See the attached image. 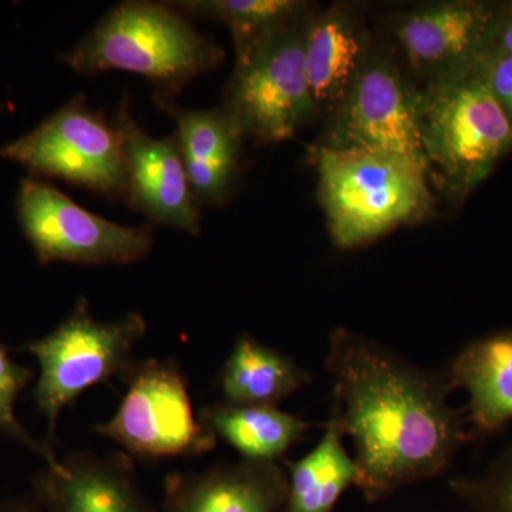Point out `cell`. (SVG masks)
I'll return each mask as SVG.
<instances>
[{"instance_id":"1","label":"cell","mask_w":512,"mask_h":512,"mask_svg":"<svg viewBox=\"0 0 512 512\" xmlns=\"http://www.w3.org/2000/svg\"><path fill=\"white\" fill-rule=\"evenodd\" d=\"M325 367L335 383L330 416L355 443L356 487L367 503L440 476L466 443L447 372L421 370L346 329L330 335Z\"/></svg>"},{"instance_id":"2","label":"cell","mask_w":512,"mask_h":512,"mask_svg":"<svg viewBox=\"0 0 512 512\" xmlns=\"http://www.w3.org/2000/svg\"><path fill=\"white\" fill-rule=\"evenodd\" d=\"M187 18L170 3H121L62 56L63 63L84 76L110 70L138 74L154 84L156 100H170L224 56Z\"/></svg>"},{"instance_id":"3","label":"cell","mask_w":512,"mask_h":512,"mask_svg":"<svg viewBox=\"0 0 512 512\" xmlns=\"http://www.w3.org/2000/svg\"><path fill=\"white\" fill-rule=\"evenodd\" d=\"M427 171L446 190L467 195L512 150V126L477 63L417 89Z\"/></svg>"},{"instance_id":"4","label":"cell","mask_w":512,"mask_h":512,"mask_svg":"<svg viewBox=\"0 0 512 512\" xmlns=\"http://www.w3.org/2000/svg\"><path fill=\"white\" fill-rule=\"evenodd\" d=\"M313 157L320 202L336 247L350 249L375 241L429 208L427 171L413 161L323 146Z\"/></svg>"},{"instance_id":"5","label":"cell","mask_w":512,"mask_h":512,"mask_svg":"<svg viewBox=\"0 0 512 512\" xmlns=\"http://www.w3.org/2000/svg\"><path fill=\"white\" fill-rule=\"evenodd\" d=\"M147 332L140 313H127L113 322H99L89 303L80 299L66 319L45 338L26 346L39 363L40 375L33 397L45 416L50 440L60 414L87 389L123 376L133 363L131 355Z\"/></svg>"},{"instance_id":"6","label":"cell","mask_w":512,"mask_h":512,"mask_svg":"<svg viewBox=\"0 0 512 512\" xmlns=\"http://www.w3.org/2000/svg\"><path fill=\"white\" fill-rule=\"evenodd\" d=\"M311 15L278 29L237 57L225 106L242 137L259 143L291 140L315 116L305 69Z\"/></svg>"},{"instance_id":"7","label":"cell","mask_w":512,"mask_h":512,"mask_svg":"<svg viewBox=\"0 0 512 512\" xmlns=\"http://www.w3.org/2000/svg\"><path fill=\"white\" fill-rule=\"evenodd\" d=\"M0 157L22 165L33 177L80 185L109 200L126 197L123 134L83 96L43 120L29 133L0 147Z\"/></svg>"},{"instance_id":"8","label":"cell","mask_w":512,"mask_h":512,"mask_svg":"<svg viewBox=\"0 0 512 512\" xmlns=\"http://www.w3.org/2000/svg\"><path fill=\"white\" fill-rule=\"evenodd\" d=\"M127 392L110 420L93 427L141 458L198 457L217 444L192 409L187 380L173 360L133 362Z\"/></svg>"},{"instance_id":"9","label":"cell","mask_w":512,"mask_h":512,"mask_svg":"<svg viewBox=\"0 0 512 512\" xmlns=\"http://www.w3.org/2000/svg\"><path fill=\"white\" fill-rule=\"evenodd\" d=\"M16 212L39 264L127 265L153 248V229L124 227L94 215L42 178L20 183Z\"/></svg>"},{"instance_id":"10","label":"cell","mask_w":512,"mask_h":512,"mask_svg":"<svg viewBox=\"0 0 512 512\" xmlns=\"http://www.w3.org/2000/svg\"><path fill=\"white\" fill-rule=\"evenodd\" d=\"M323 147L353 148L406 158L427 171L419 130L417 89L386 52L372 49L345 99L333 111Z\"/></svg>"},{"instance_id":"11","label":"cell","mask_w":512,"mask_h":512,"mask_svg":"<svg viewBox=\"0 0 512 512\" xmlns=\"http://www.w3.org/2000/svg\"><path fill=\"white\" fill-rule=\"evenodd\" d=\"M498 6L470 0L420 5L402 16L396 39L414 72L427 82L477 63L493 39Z\"/></svg>"},{"instance_id":"12","label":"cell","mask_w":512,"mask_h":512,"mask_svg":"<svg viewBox=\"0 0 512 512\" xmlns=\"http://www.w3.org/2000/svg\"><path fill=\"white\" fill-rule=\"evenodd\" d=\"M123 134L127 185L124 200L157 224L200 235L198 202L188 183L177 136H148L127 106L116 119Z\"/></svg>"},{"instance_id":"13","label":"cell","mask_w":512,"mask_h":512,"mask_svg":"<svg viewBox=\"0 0 512 512\" xmlns=\"http://www.w3.org/2000/svg\"><path fill=\"white\" fill-rule=\"evenodd\" d=\"M45 512H158L141 493L130 458L77 451L45 468L33 480Z\"/></svg>"},{"instance_id":"14","label":"cell","mask_w":512,"mask_h":512,"mask_svg":"<svg viewBox=\"0 0 512 512\" xmlns=\"http://www.w3.org/2000/svg\"><path fill=\"white\" fill-rule=\"evenodd\" d=\"M288 487V471L278 463H222L165 478L161 512H282Z\"/></svg>"},{"instance_id":"15","label":"cell","mask_w":512,"mask_h":512,"mask_svg":"<svg viewBox=\"0 0 512 512\" xmlns=\"http://www.w3.org/2000/svg\"><path fill=\"white\" fill-rule=\"evenodd\" d=\"M177 124V140L188 183L197 202L227 200L239 168L241 133L224 109L187 110L170 100H156Z\"/></svg>"},{"instance_id":"16","label":"cell","mask_w":512,"mask_h":512,"mask_svg":"<svg viewBox=\"0 0 512 512\" xmlns=\"http://www.w3.org/2000/svg\"><path fill=\"white\" fill-rule=\"evenodd\" d=\"M370 52L366 30L345 5L311 15L305 35V69L318 113L338 109Z\"/></svg>"},{"instance_id":"17","label":"cell","mask_w":512,"mask_h":512,"mask_svg":"<svg viewBox=\"0 0 512 512\" xmlns=\"http://www.w3.org/2000/svg\"><path fill=\"white\" fill-rule=\"evenodd\" d=\"M446 372L454 389L467 390V421L477 434H493L512 420V332L470 343Z\"/></svg>"},{"instance_id":"18","label":"cell","mask_w":512,"mask_h":512,"mask_svg":"<svg viewBox=\"0 0 512 512\" xmlns=\"http://www.w3.org/2000/svg\"><path fill=\"white\" fill-rule=\"evenodd\" d=\"M311 382L295 360L251 336H239L220 377L225 402L242 406L276 407Z\"/></svg>"},{"instance_id":"19","label":"cell","mask_w":512,"mask_h":512,"mask_svg":"<svg viewBox=\"0 0 512 512\" xmlns=\"http://www.w3.org/2000/svg\"><path fill=\"white\" fill-rule=\"evenodd\" d=\"M201 423L244 460L276 463L303 439L309 424L278 407L217 403L202 407Z\"/></svg>"},{"instance_id":"20","label":"cell","mask_w":512,"mask_h":512,"mask_svg":"<svg viewBox=\"0 0 512 512\" xmlns=\"http://www.w3.org/2000/svg\"><path fill=\"white\" fill-rule=\"evenodd\" d=\"M343 437L330 416L318 446L288 464V498L282 512H332L340 495L356 485V463L343 446Z\"/></svg>"},{"instance_id":"21","label":"cell","mask_w":512,"mask_h":512,"mask_svg":"<svg viewBox=\"0 0 512 512\" xmlns=\"http://www.w3.org/2000/svg\"><path fill=\"white\" fill-rule=\"evenodd\" d=\"M170 5L184 15L224 23L231 30L237 57L276 30L308 15V5L298 0H185Z\"/></svg>"},{"instance_id":"22","label":"cell","mask_w":512,"mask_h":512,"mask_svg":"<svg viewBox=\"0 0 512 512\" xmlns=\"http://www.w3.org/2000/svg\"><path fill=\"white\" fill-rule=\"evenodd\" d=\"M32 372L28 367L13 362L8 350L0 343V433L10 440L18 441L32 453L42 458L45 464L56 460L55 451L45 441L30 436L16 417L15 406L20 393L28 386Z\"/></svg>"},{"instance_id":"23","label":"cell","mask_w":512,"mask_h":512,"mask_svg":"<svg viewBox=\"0 0 512 512\" xmlns=\"http://www.w3.org/2000/svg\"><path fill=\"white\" fill-rule=\"evenodd\" d=\"M450 488L476 512H512V446L495 458L484 476L454 478Z\"/></svg>"},{"instance_id":"24","label":"cell","mask_w":512,"mask_h":512,"mask_svg":"<svg viewBox=\"0 0 512 512\" xmlns=\"http://www.w3.org/2000/svg\"><path fill=\"white\" fill-rule=\"evenodd\" d=\"M477 67L512 126V53L490 46Z\"/></svg>"},{"instance_id":"25","label":"cell","mask_w":512,"mask_h":512,"mask_svg":"<svg viewBox=\"0 0 512 512\" xmlns=\"http://www.w3.org/2000/svg\"><path fill=\"white\" fill-rule=\"evenodd\" d=\"M512 53V5L498 6L491 45Z\"/></svg>"},{"instance_id":"26","label":"cell","mask_w":512,"mask_h":512,"mask_svg":"<svg viewBox=\"0 0 512 512\" xmlns=\"http://www.w3.org/2000/svg\"><path fill=\"white\" fill-rule=\"evenodd\" d=\"M0 512H45L36 500L28 498H12L0 503Z\"/></svg>"}]
</instances>
